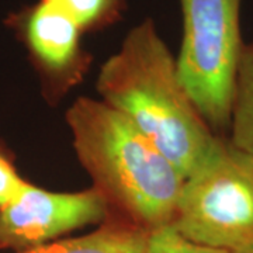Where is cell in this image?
Wrapping results in <instances>:
<instances>
[{
  "label": "cell",
  "mask_w": 253,
  "mask_h": 253,
  "mask_svg": "<svg viewBox=\"0 0 253 253\" xmlns=\"http://www.w3.org/2000/svg\"><path fill=\"white\" fill-rule=\"evenodd\" d=\"M100 97L154 142L186 179L207 159L214 134L183 87L176 59L152 20L128 34L100 69Z\"/></svg>",
  "instance_id": "cell-1"
},
{
  "label": "cell",
  "mask_w": 253,
  "mask_h": 253,
  "mask_svg": "<svg viewBox=\"0 0 253 253\" xmlns=\"http://www.w3.org/2000/svg\"><path fill=\"white\" fill-rule=\"evenodd\" d=\"M66 123L82 166L109 204L146 231L172 222L184 177L148 136L90 97L73 103Z\"/></svg>",
  "instance_id": "cell-2"
},
{
  "label": "cell",
  "mask_w": 253,
  "mask_h": 253,
  "mask_svg": "<svg viewBox=\"0 0 253 253\" xmlns=\"http://www.w3.org/2000/svg\"><path fill=\"white\" fill-rule=\"evenodd\" d=\"M170 225L196 244L253 253V156L219 138L183 181Z\"/></svg>",
  "instance_id": "cell-3"
},
{
  "label": "cell",
  "mask_w": 253,
  "mask_h": 253,
  "mask_svg": "<svg viewBox=\"0 0 253 253\" xmlns=\"http://www.w3.org/2000/svg\"><path fill=\"white\" fill-rule=\"evenodd\" d=\"M183 40L176 58L183 87L212 131L231 126L244 42L241 0H180Z\"/></svg>",
  "instance_id": "cell-4"
},
{
  "label": "cell",
  "mask_w": 253,
  "mask_h": 253,
  "mask_svg": "<svg viewBox=\"0 0 253 253\" xmlns=\"http://www.w3.org/2000/svg\"><path fill=\"white\" fill-rule=\"evenodd\" d=\"M109 201L97 189L56 193L30 183L0 207V249L37 248L107 217Z\"/></svg>",
  "instance_id": "cell-5"
},
{
  "label": "cell",
  "mask_w": 253,
  "mask_h": 253,
  "mask_svg": "<svg viewBox=\"0 0 253 253\" xmlns=\"http://www.w3.org/2000/svg\"><path fill=\"white\" fill-rule=\"evenodd\" d=\"M82 28L52 0H41L27 18L28 44L40 61L52 69L73 62Z\"/></svg>",
  "instance_id": "cell-6"
},
{
  "label": "cell",
  "mask_w": 253,
  "mask_h": 253,
  "mask_svg": "<svg viewBox=\"0 0 253 253\" xmlns=\"http://www.w3.org/2000/svg\"><path fill=\"white\" fill-rule=\"evenodd\" d=\"M148 232L135 224H109L86 235L56 239L14 253H146Z\"/></svg>",
  "instance_id": "cell-7"
},
{
  "label": "cell",
  "mask_w": 253,
  "mask_h": 253,
  "mask_svg": "<svg viewBox=\"0 0 253 253\" xmlns=\"http://www.w3.org/2000/svg\"><path fill=\"white\" fill-rule=\"evenodd\" d=\"M229 128L231 145L253 156V44L242 48Z\"/></svg>",
  "instance_id": "cell-8"
},
{
  "label": "cell",
  "mask_w": 253,
  "mask_h": 253,
  "mask_svg": "<svg viewBox=\"0 0 253 253\" xmlns=\"http://www.w3.org/2000/svg\"><path fill=\"white\" fill-rule=\"evenodd\" d=\"M146 253H231L200 245L179 234L170 224L148 232Z\"/></svg>",
  "instance_id": "cell-9"
},
{
  "label": "cell",
  "mask_w": 253,
  "mask_h": 253,
  "mask_svg": "<svg viewBox=\"0 0 253 253\" xmlns=\"http://www.w3.org/2000/svg\"><path fill=\"white\" fill-rule=\"evenodd\" d=\"M83 30L99 24L116 10L118 0H52Z\"/></svg>",
  "instance_id": "cell-10"
},
{
  "label": "cell",
  "mask_w": 253,
  "mask_h": 253,
  "mask_svg": "<svg viewBox=\"0 0 253 253\" xmlns=\"http://www.w3.org/2000/svg\"><path fill=\"white\" fill-rule=\"evenodd\" d=\"M27 181L23 180L14 166L0 155V207L17 196Z\"/></svg>",
  "instance_id": "cell-11"
}]
</instances>
